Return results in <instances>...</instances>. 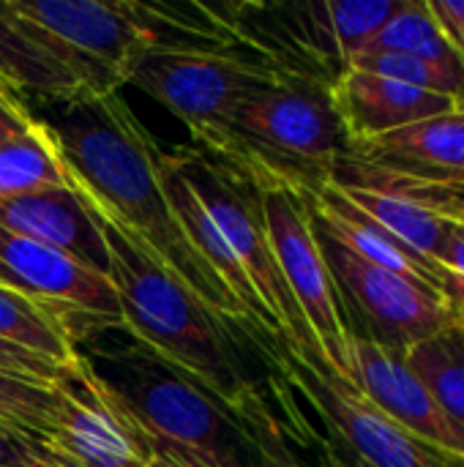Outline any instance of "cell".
I'll return each mask as SVG.
<instances>
[{
	"instance_id": "obj_1",
	"label": "cell",
	"mask_w": 464,
	"mask_h": 467,
	"mask_svg": "<svg viewBox=\"0 0 464 467\" xmlns=\"http://www.w3.org/2000/svg\"><path fill=\"white\" fill-rule=\"evenodd\" d=\"M52 104L57 109L38 120L55 137L68 178L96 194L145 252L211 312L252 326L227 285L186 241L159 181V145L120 93H79Z\"/></svg>"
},
{
	"instance_id": "obj_2",
	"label": "cell",
	"mask_w": 464,
	"mask_h": 467,
	"mask_svg": "<svg viewBox=\"0 0 464 467\" xmlns=\"http://www.w3.org/2000/svg\"><path fill=\"white\" fill-rule=\"evenodd\" d=\"M71 186L104 238L109 285L120 304L123 331L167 367L216 397L232 416L243 419L263 389L249 375L243 358L246 331L252 326L211 312L145 252V246L101 205L96 194L74 181Z\"/></svg>"
},
{
	"instance_id": "obj_3",
	"label": "cell",
	"mask_w": 464,
	"mask_h": 467,
	"mask_svg": "<svg viewBox=\"0 0 464 467\" xmlns=\"http://www.w3.org/2000/svg\"><path fill=\"white\" fill-rule=\"evenodd\" d=\"M79 356L150 451H175L200 467H260L246 424L142 345H90Z\"/></svg>"
},
{
	"instance_id": "obj_4",
	"label": "cell",
	"mask_w": 464,
	"mask_h": 467,
	"mask_svg": "<svg viewBox=\"0 0 464 467\" xmlns=\"http://www.w3.org/2000/svg\"><path fill=\"white\" fill-rule=\"evenodd\" d=\"M328 79L279 68L238 107L232 131L235 153L227 164L260 181L295 189L325 183L347 153V134L331 99Z\"/></svg>"
},
{
	"instance_id": "obj_5",
	"label": "cell",
	"mask_w": 464,
	"mask_h": 467,
	"mask_svg": "<svg viewBox=\"0 0 464 467\" xmlns=\"http://www.w3.org/2000/svg\"><path fill=\"white\" fill-rule=\"evenodd\" d=\"M19 25L66 66L85 93H112L129 82L137 57L164 47L156 5L98 0H3Z\"/></svg>"
},
{
	"instance_id": "obj_6",
	"label": "cell",
	"mask_w": 464,
	"mask_h": 467,
	"mask_svg": "<svg viewBox=\"0 0 464 467\" xmlns=\"http://www.w3.org/2000/svg\"><path fill=\"white\" fill-rule=\"evenodd\" d=\"M279 68L287 66L164 44L137 57L129 82L178 115L211 156L230 161L235 153L232 120L241 101Z\"/></svg>"
},
{
	"instance_id": "obj_7",
	"label": "cell",
	"mask_w": 464,
	"mask_h": 467,
	"mask_svg": "<svg viewBox=\"0 0 464 467\" xmlns=\"http://www.w3.org/2000/svg\"><path fill=\"white\" fill-rule=\"evenodd\" d=\"M268 358L314 413L345 467H464L462 460L391 421L317 356L295 353L287 345L273 342Z\"/></svg>"
},
{
	"instance_id": "obj_8",
	"label": "cell",
	"mask_w": 464,
	"mask_h": 467,
	"mask_svg": "<svg viewBox=\"0 0 464 467\" xmlns=\"http://www.w3.org/2000/svg\"><path fill=\"white\" fill-rule=\"evenodd\" d=\"M175 159L186 181L197 192L200 202L208 208L224 238L230 241L232 252L238 254L241 265L246 268L260 301L279 326L284 345L295 353H312L320 358L317 342L276 265L268 241L260 186L254 183V178L227 164L224 159L200 153V148H180L175 150Z\"/></svg>"
},
{
	"instance_id": "obj_9",
	"label": "cell",
	"mask_w": 464,
	"mask_h": 467,
	"mask_svg": "<svg viewBox=\"0 0 464 467\" xmlns=\"http://www.w3.org/2000/svg\"><path fill=\"white\" fill-rule=\"evenodd\" d=\"M312 227L334 276L353 337L405 353L407 348L464 320L462 309L454 306L443 293L391 274L358 257L314 222Z\"/></svg>"
},
{
	"instance_id": "obj_10",
	"label": "cell",
	"mask_w": 464,
	"mask_h": 467,
	"mask_svg": "<svg viewBox=\"0 0 464 467\" xmlns=\"http://www.w3.org/2000/svg\"><path fill=\"white\" fill-rule=\"evenodd\" d=\"M257 186L276 265L317 342L320 358L336 378L356 389L353 331L320 252L306 200L295 186L282 181H260Z\"/></svg>"
},
{
	"instance_id": "obj_11",
	"label": "cell",
	"mask_w": 464,
	"mask_h": 467,
	"mask_svg": "<svg viewBox=\"0 0 464 467\" xmlns=\"http://www.w3.org/2000/svg\"><path fill=\"white\" fill-rule=\"evenodd\" d=\"M0 285L55 312L74 342L93 331H123L120 304L107 276L74 257L0 227Z\"/></svg>"
},
{
	"instance_id": "obj_12",
	"label": "cell",
	"mask_w": 464,
	"mask_h": 467,
	"mask_svg": "<svg viewBox=\"0 0 464 467\" xmlns=\"http://www.w3.org/2000/svg\"><path fill=\"white\" fill-rule=\"evenodd\" d=\"M57 413L46 441L55 454L85 467H150V449L126 410L107 394L79 350L52 378Z\"/></svg>"
},
{
	"instance_id": "obj_13",
	"label": "cell",
	"mask_w": 464,
	"mask_h": 467,
	"mask_svg": "<svg viewBox=\"0 0 464 467\" xmlns=\"http://www.w3.org/2000/svg\"><path fill=\"white\" fill-rule=\"evenodd\" d=\"M356 389L410 435L464 462V432L446 416L405 353L353 337Z\"/></svg>"
},
{
	"instance_id": "obj_14",
	"label": "cell",
	"mask_w": 464,
	"mask_h": 467,
	"mask_svg": "<svg viewBox=\"0 0 464 467\" xmlns=\"http://www.w3.org/2000/svg\"><path fill=\"white\" fill-rule=\"evenodd\" d=\"M263 356L271 364L268 348ZM241 421L254 441L260 467H345L320 421L306 413L304 400L273 364L265 389Z\"/></svg>"
},
{
	"instance_id": "obj_15",
	"label": "cell",
	"mask_w": 464,
	"mask_h": 467,
	"mask_svg": "<svg viewBox=\"0 0 464 467\" xmlns=\"http://www.w3.org/2000/svg\"><path fill=\"white\" fill-rule=\"evenodd\" d=\"M331 99L345 126L347 148L427 118L464 109L454 99L350 66L334 79Z\"/></svg>"
},
{
	"instance_id": "obj_16",
	"label": "cell",
	"mask_w": 464,
	"mask_h": 467,
	"mask_svg": "<svg viewBox=\"0 0 464 467\" xmlns=\"http://www.w3.org/2000/svg\"><path fill=\"white\" fill-rule=\"evenodd\" d=\"M347 156L410 181L464 183V109L350 145Z\"/></svg>"
},
{
	"instance_id": "obj_17",
	"label": "cell",
	"mask_w": 464,
	"mask_h": 467,
	"mask_svg": "<svg viewBox=\"0 0 464 467\" xmlns=\"http://www.w3.org/2000/svg\"><path fill=\"white\" fill-rule=\"evenodd\" d=\"M159 181H161V189L178 216V224L186 235V241L194 246V252L211 265V271L227 285V290L235 296V301L241 304L246 320L252 323V328H257L260 334H268L273 339H282V331L279 326L273 323L271 312L265 309V304L260 301L246 268L241 265L238 254L232 252L230 241L224 238V233L219 230V224L213 222V216L208 213V208L200 202L197 192L191 189V183L186 181L178 159H175V150H161L159 148Z\"/></svg>"
},
{
	"instance_id": "obj_18",
	"label": "cell",
	"mask_w": 464,
	"mask_h": 467,
	"mask_svg": "<svg viewBox=\"0 0 464 467\" xmlns=\"http://www.w3.org/2000/svg\"><path fill=\"white\" fill-rule=\"evenodd\" d=\"M0 227L52 246L109 279V257L104 238L71 181L68 186L0 200Z\"/></svg>"
},
{
	"instance_id": "obj_19",
	"label": "cell",
	"mask_w": 464,
	"mask_h": 467,
	"mask_svg": "<svg viewBox=\"0 0 464 467\" xmlns=\"http://www.w3.org/2000/svg\"><path fill=\"white\" fill-rule=\"evenodd\" d=\"M0 88L8 93H36L49 101L74 99L82 90L77 77L60 66L0 0Z\"/></svg>"
},
{
	"instance_id": "obj_20",
	"label": "cell",
	"mask_w": 464,
	"mask_h": 467,
	"mask_svg": "<svg viewBox=\"0 0 464 467\" xmlns=\"http://www.w3.org/2000/svg\"><path fill=\"white\" fill-rule=\"evenodd\" d=\"M358 211H364L369 219H375L383 230H388L394 238L416 249L418 254L440 263L443 246L451 233V222L421 208L418 202L380 189V186H364V183H336L331 181ZM443 265V263H440Z\"/></svg>"
},
{
	"instance_id": "obj_21",
	"label": "cell",
	"mask_w": 464,
	"mask_h": 467,
	"mask_svg": "<svg viewBox=\"0 0 464 467\" xmlns=\"http://www.w3.org/2000/svg\"><path fill=\"white\" fill-rule=\"evenodd\" d=\"M68 186V170L49 129L33 115V123L0 142V200Z\"/></svg>"
},
{
	"instance_id": "obj_22",
	"label": "cell",
	"mask_w": 464,
	"mask_h": 467,
	"mask_svg": "<svg viewBox=\"0 0 464 467\" xmlns=\"http://www.w3.org/2000/svg\"><path fill=\"white\" fill-rule=\"evenodd\" d=\"M369 49H388L402 52L418 60H427L432 66H440L446 71L464 74V57L440 27L438 16L432 14L427 0H407V5L394 14L369 41L361 52ZM356 57V55H353Z\"/></svg>"
},
{
	"instance_id": "obj_23",
	"label": "cell",
	"mask_w": 464,
	"mask_h": 467,
	"mask_svg": "<svg viewBox=\"0 0 464 467\" xmlns=\"http://www.w3.org/2000/svg\"><path fill=\"white\" fill-rule=\"evenodd\" d=\"M405 361L464 432V320L407 348Z\"/></svg>"
},
{
	"instance_id": "obj_24",
	"label": "cell",
	"mask_w": 464,
	"mask_h": 467,
	"mask_svg": "<svg viewBox=\"0 0 464 467\" xmlns=\"http://www.w3.org/2000/svg\"><path fill=\"white\" fill-rule=\"evenodd\" d=\"M0 339L22 350L66 364L77 356V342L68 326L49 309L0 285Z\"/></svg>"
},
{
	"instance_id": "obj_25",
	"label": "cell",
	"mask_w": 464,
	"mask_h": 467,
	"mask_svg": "<svg viewBox=\"0 0 464 467\" xmlns=\"http://www.w3.org/2000/svg\"><path fill=\"white\" fill-rule=\"evenodd\" d=\"M55 413H57V397L52 383L41 386L0 372V424L14 427L36 441H46Z\"/></svg>"
},
{
	"instance_id": "obj_26",
	"label": "cell",
	"mask_w": 464,
	"mask_h": 467,
	"mask_svg": "<svg viewBox=\"0 0 464 467\" xmlns=\"http://www.w3.org/2000/svg\"><path fill=\"white\" fill-rule=\"evenodd\" d=\"M57 369H60V364L0 339V372L14 375V378H25V380L41 383V386H49L52 378L57 375Z\"/></svg>"
},
{
	"instance_id": "obj_27",
	"label": "cell",
	"mask_w": 464,
	"mask_h": 467,
	"mask_svg": "<svg viewBox=\"0 0 464 467\" xmlns=\"http://www.w3.org/2000/svg\"><path fill=\"white\" fill-rule=\"evenodd\" d=\"M41 454V441L0 424V467H30Z\"/></svg>"
},
{
	"instance_id": "obj_28",
	"label": "cell",
	"mask_w": 464,
	"mask_h": 467,
	"mask_svg": "<svg viewBox=\"0 0 464 467\" xmlns=\"http://www.w3.org/2000/svg\"><path fill=\"white\" fill-rule=\"evenodd\" d=\"M440 263L451 271V290H449V298L459 306L464 312V224L451 222V233H449V241L443 246V254H440Z\"/></svg>"
},
{
	"instance_id": "obj_29",
	"label": "cell",
	"mask_w": 464,
	"mask_h": 467,
	"mask_svg": "<svg viewBox=\"0 0 464 467\" xmlns=\"http://www.w3.org/2000/svg\"><path fill=\"white\" fill-rule=\"evenodd\" d=\"M440 27L464 57V0H427Z\"/></svg>"
},
{
	"instance_id": "obj_30",
	"label": "cell",
	"mask_w": 464,
	"mask_h": 467,
	"mask_svg": "<svg viewBox=\"0 0 464 467\" xmlns=\"http://www.w3.org/2000/svg\"><path fill=\"white\" fill-rule=\"evenodd\" d=\"M33 123V112H27L14 93L0 88V142H5L8 137L25 131Z\"/></svg>"
},
{
	"instance_id": "obj_31",
	"label": "cell",
	"mask_w": 464,
	"mask_h": 467,
	"mask_svg": "<svg viewBox=\"0 0 464 467\" xmlns=\"http://www.w3.org/2000/svg\"><path fill=\"white\" fill-rule=\"evenodd\" d=\"M150 467H200L197 462L175 454V451H164V449H153L150 451Z\"/></svg>"
},
{
	"instance_id": "obj_32",
	"label": "cell",
	"mask_w": 464,
	"mask_h": 467,
	"mask_svg": "<svg viewBox=\"0 0 464 467\" xmlns=\"http://www.w3.org/2000/svg\"><path fill=\"white\" fill-rule=\"evenodd\" d=\"M30 467H85V465H79V462H74V460H68V457H63V454H55L52 449H46V446L41 443V454H38V460H36Z\"/></svg>"
}]
</instances>
